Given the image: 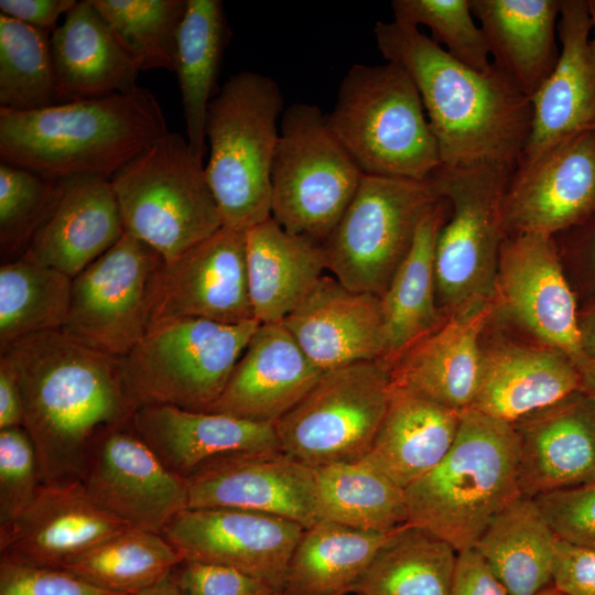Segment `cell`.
<instances>
[{"mask_svg":"<svg viewBox=\"0 0 595 595\" xmlns=\"http://www.w3.org/2000/svg\"><path fill=\"white\" fill-rule=\"evenodd\" d=\"M363 176L317 106L283 111L271 169V217L282 228L323 244Z\"/></svg>","mask_w":595,"mask_h":595,"instance_id":"9","label":"cell"},{"mask_svg":"<svg viewBox=\"0 0 595 595\" xmlns=\"http://www.w3.org/2000/svg\"><path fill=\"white\" fill-rule=\"evenodd\" d=\"M458 552L430 530L391 531L359 576L354 595H450Z\"/></svg>","mask_w":595,"mask_h":595,"instance_id":"36","label":"cell"},{"mask_svg":"<svg viewBox=\"0 0 595 595\" xmlns=\"http://www.w3.org/2000/svg\"><path fill=\"white\" fill-rule=\"evenodd\" d=\"M450 595H509L475 549L458 552Z\"/></svg>","mask_w":595,"mask_h":595,"instance_id":"50","label":"cell"},{"mask_svg":"<svg viewBox=\"0 0 595 595\" xmlns=\"http://www.w3.org/2000/svg\"><path fill=\"white\" fill-rule=\"evenodd\" d=\"M260 324L180 317L152 325L121 358L123 381L137 409L163 404L209 411Z\"/></svg>","mask_w":595,"mask_h":595,"instance_id":"8","label":"cell"},{"mask_svg":"<svg viewBox=\"0 0 595 595\" xmlns=\"http://www.w3.org/2000/svg\"><path fill=\"white\" fill-rule=\"evenodd\" d=\"M172 573V572H171ZM134 595H181L171 574L155 585Z\"/></svg>","mask_w":595,"mask_h":595,"instance_id":"56","label":"cell"},{"mask_svg":"<svg viewBox=\"0 0 595 595\" xmlns=\"http://www.w3.org/2000/svg\"><path fill=\"white\" fill-rule=\"evenodd\" d=\"M518 455L511 423L472 408L462 411L447 454L404 489L409 522L457 552L473 549L491 520L522 496Z\"/></svg>","mask_w":595,"mask_h":595,"instance_id":"4","label":"cell"},{"mask_svg":"<svg viewBox=\"0 0 595 595\" xmlns=\"http://www.w3.org/2000/svg\"><path fill=\"white\" fill-rule=\"evenodd\" d=\"M283 96L271 77L232 75L209 101L205 176L223 227L246 231L271 217V169Z\"/></svg>","mask_w":595,"mask_h":595,"instance_id":"5","label":"cell"},{"mask_svg":"<svg viewBox=\"0 0 595 595\" xmlns=\"http://www.w3.org/2000/svg\"><path fill=\"white\" fill-rule=\"evenodd\" d=\"M389 533L317 521L303 530L281 591L290 595H349Z\"/></svg>","mask_w":595,"mask_h":595,"instance_id":"38","label":"cell"},{"mask_svg":"<svg viewBox=\"0 0 595 595\" xmlns=\"http://www.w3.org/2000/svg\"><path fill=\"white\" fill-rule=\"evenodd\" d=\"M326 120L366 175L423 181L442 166L418 88L396 63L353 65Z\"/></svg>","mask_w":595,"mask_h":595,"instance_id":"6","label":"cell"},{"mask_svg":"<svg viewBox=\"0 0 595 595\" xmlns=\"http://www.w3.org/2000/svg\"><path fill=\"white\" fill-rule=\"evenodd\" d=\"M378 50L401 66L420 94L447 169L479 165L516 170L532 118L531 100L494 63L474 69L451 56L419 28L376 23Z\"/></svg>","mask_w":595,"mask_h":595,"instance_id":"2","label":"cell"},{"mask_svg":"<svg viewBox=\"0 0 595 595\" xmlns=\"http://www.w3.org/2000/svg\"><path fill=\"white\" fill-rule=\"evenodd\" d=\"M282 323L322 371L388 356L380 296L349 290L334 277L323 275Z\"/></svg>","mask_w":595,"mask_h":595,"instance_id":"23","label":"cell"},{"mask_svg":"<svg viewBox=\"0 0 595 595\" xmlns=\"http://www.w3.org/2000/svg\"><path fill=\"white\" fill-rule=\"evenodd\" d=\"M349 595H354V594H349Z\"/></svg>","mask_w":595,"mask_h":595,"instance_id":"60","label":"cell"},{"mask_svg":"<svg viewBox=\"0 0 595 595\" xmlns=\"http://www.w3.org/2000/svg\"><path fill=\"white\" fill-rule=\"evenodd\" d=\"M128 528L95 504L80 480L42 483L31 505L0 526V561L64 569Z\"/></svg>","mask_w":595,"mask_h":595,"instance_id":"19","label":"cell"},{"mask_svg":"<svg viewBox=\"0 0 595 595\" xmlns=\"http://www.w3.org/2000/svg\"><path fill=\"white\" fill-rule=\"evenodd\" d=\"M318 521L389 533L409 522L405 491L364 459L313 468Z\"/></svg>","mask_w":595,"mask_h":595,"instance_id":"37","label":"cell"},{"mask_svg":"<svg viewBox=\"0 0 595 595\" xmlns=\"http://www.w3.org/2000/svg\"><path fill=\"white\" fill-rule=\"evenodd\" d=\"M448 207V202L442 198L425 214L409 252L380 296L388 363L437 328L447 317L437 306L434 251Z\"/></svg>","mask_w":595,"mask_h":595,"instance_id":"33","label":"cell"},{"mask_svg":"<svg viewBox=\"0 0 595 595\" xmlns=\"http://www.w3.org/2000/svg\"><path fill=\"white\" fill-rule=\"evenodd\" d=\"M182 556L160 533L128 528L64 569L118 594H138L171 574Z\"/></svg>","mask_w":595,"mask_h":595,"instance_id":"40","label":"cell"},{"mask_svg":"<svg viewBox=\"0 0 595 595\" xmlns=\"http://www.w3.org/2000/svg\"><path fill=\"white\" fill-rule=\"evenodd\" d=\"M171 576L181 595H266L272 587L235 567L182 559Z\"/></svg>","mask_w":595,"mask_h":595,"instance_id":"47","label":"cell"},{"mask_svg":"<svg viewBox=\"0 0 595 595\" xmlns=\"http://www.w3.org/2000/svg\"><path fill=\"white\" fill-rule=\"evenodd\" d=\"M533 499L559 539L595 548V479Z\"/></svg>","mask_w":595,"mask_h":595,"instance_id":"46","label":"cell"},{"mask_svg":"<svg viewBox=\"0 0 595 595\" xmlns=\"http://www.w3.org/2000/svg\"><path fill=\"white\" fill-rule=\"evenodd\" d=\"M577 368L581 375L580 391L595 402V359L586 357Z\"/></svg>","mask_w":595,"mask_h":595,"instance_id":"55","label":"cell"},{"mask_svg":"<svg viewBox=\"0 0 595 595\" xmlns=\"http://www.w3.org/2000/svg\"><path fill=\"white\" fill-rule=\"evenodd\" d=\"M57 104L51 33L0 13V109L26 112Z\"/></svg>","mask_w":595,"mask_h":595,"instance_id":"41","label":"cell"},{"mask_svg":"<svg viewBox=\"0 0 595 595\" xmlns=\"http://www.w3.org/2000/svg\"><path fill=\"white\" fill-rule=\"evenodd\" d=\"M42 483L37 453L26 430H0V526L15 520L31 505Z\"/></svg>","mask_w":595,"mask_h":595,"instance_id":"45","label":"cell"},{"mask_svg":"<svg viewBox=\"0 0 595 595\" xmlns=\"http://www.w3.org/2000/svg\"><path fill=\"white\" fill-rule=\"evenodd\" d=\"M305 528L298 522L235 508H186L162 536L182 559L235 567L281 591Z\"/></svg>","mask_w":595,"mask_h":595,"instance_id":"16","label":"cell"},{"mask_svg":"<svg viewBox=\"0 0 595 595\" xmlns=\"http://www.w3.org/2000/svg\"><path fill=\"white\" fill-rule=\"evenodd\" d=\"M60 104L136 88L137 58L91 0H82L51 34Z\"/></svg>","mask_w":595,"mask_h":595,"instance_id":"27","label":"cell"},{"mask_svg":"<svg viewBox=\"0 0 595 595\" xmlns=\"http://www.w3.org/2000/svg\"><path fill=\"white\" fill-rule=\"evenodd\" d=\"M459 420L461 412L391 385L388 410L361 459L405 489L444 458Z\"/></svg>","mask_w":595,"mask_h":595,"instance_id":"32","label":"cell"},{"mask_svg":"<svg viewBox=\"0 0 595 595\" xmlns=\"http://www.w3.org/2000/svg\"><path fill=\"white\" fill-rule=\"evenodd\" d=\"M589 0H561V52L551 75L531 97L530 133L518 165L566 139L595 131V46Z\"/></svg>","mask_w":595,"mask_h":595,"instance_id":"20","label":"cell"},{"mask_svg":"<svg viewBox=\"0 0 595 595\" xmlns=\"http://www.w3.org/2000/svg\"><path fill=\"white\" fill-rule=\"evenodd\" d=\"M554 238L507 236L501 245L495 294L508 314L543 346L578 367L583 353L576 294L564 273Z\"/></svg>","mask_w":595,"mask_h":595,"instance_id":"15","label":"cell"},{"mask_svg":"<svg viewBox=\"0 0 595 595\" xmlns=\"http://www.w3.org/2000/svg\"><path fill=\"white\" fill-rule=\"evenodd\" d=\"M80 482L95 504L133 529L161 534L188 507L186 479L162 463L132 419L97 439Z\"/></svg>","mask_w":595,"mask_h":595,"instance_id":"14","label":"cell"},{"mask_svg":"<svg viewBox=\"0 0 595 595\" xmlns=\"http://www.w3.org/2000/svg\"><path fill=\"white\" fill-rule=\"evenodd\" d=\"M322 374L282 322L260 324L207 412L274 424Z\"/></svg>","mask_w":595,"mask_h":595,"instance_id":"25","label":"cell"},{"mask_svg":"<svg viewBox=\"0 0 595 595\" xmlns=\"http://www.w3.org/2000/svg\"><path fill=\"white\" fill-rule=\"evenodd\" d=\"M62 185L56 208L25 252L75 278L115 246L125 228L110 180L77 176Z\"/></svg>","mask_w":595,"mask_h":595,"instance_id":"28","label":"cell"},{"mask_svg":"<svg viewBox=\"0 0 595 595\" xmlns=\"http://www.w3.org/2000/svg\"><path fill=\"white\" fill-rule=\"evenodd\" d=\"M187 508H235L309 528L318 521L312 467L281 450L214 461L186 479Z\"/></svg>","mask_w":595,"mask_h":595,"instance_id":"18","label":"cell"},{"mask_svg":"<svg viewBox=\"0 0 595 595\" xmlns=\"http://www.w3.org/2000/svg\"><path fill=\"white\" fill-rule=\"evenodd\" d=\"M589 9L593 20L592 39L595 46V0H589Z\"/></svg>","mask_w":595,"mask_h":595,"instance_id":"57","label":"cell"},{"mask_svg":"<svg viewBox=\"0 0 595 595\" xmlns=\"http://www.w3.org/2000/svg\"><path fill=\"white\" fill-rule=\"evenodd\" d=\"M73 278L24 253L0 267V351L25 336L62 329Z\"/></svg>","mask_w":595,"mask_h":595,"instance_id":"39","label":"cell"},{"mask_svg":"<svg viewBox=\"0 0 595 595\" xmlns=\"http://www.w3.org/2000/svg\"><path fill=\"white\" fill-rule=\"evenodd\" d=\"M552 586L564 595H595V548L558 539Z\"/></svg>","mask_w":595,"mask_h":595,"instance_id":"49","label":"cell"},{"mask_svg":"<svg viewBox=\"0 0 595 595\" xmlns=\"http://www.w3.org/2000/svg\"><path fill=\"white\" fill-rule=\"evenodd\" d=\"M167 132L158 99L137 86L34 111L0 109V159L57 182L110 180Z\"/></svg>","mask_w":595,"mask_h":595,"instance_id":"3","label":"cell"},{"mask_svg":"<svg viewBox=\"0 0 595 595\" xmlns=\"http://www.w3.org/2000/svg\"><path fill=\"white\" fill-rule=\"evenodd\" d=\"M246 261L253 316L282 322L327 270L323 245L282 228L272 217L246 230Z\"/></svg>","mask_w":595,"mask_h":595,"instance_id":"30","label":"cell"},{"mask_svg":"<svg viewBox=\"0 0 595 595\" xmlns=\"http://www.w3.org/2000/svg\"><path fill=\"white\" fill-rule=\"evenodd\" d=\"M20 387L23 428L42 482L80 480L89 452L108 429L132 419L121 358L87 347L62 329L35 333L1 351Z\"/></svg>","mask_w":595,"mask_h":595,"instance_id":"1","label":"cell"},{"mask_svg":"<svg viewBox=\"0 0 595 595\" xmlns=\"http://www.w3.org/2000/svg\"><path fill=\"white\" fill-rule=\"evenodd\" d=\"M62 182L0 163V252L4 263L28 250L62 196Z\"/></svg>","mask_w":595,"mask_h":595,"instance_id":"43","label":"cell"},{"mask_svg":"<svg viewBox=\"0 0 595 595\" xmlns=\"http://www.w3.org/2000/svg\"><path fill=\"white\" fill-rule=\"evenodd\" d=\"M391 8L394 21L429 28L432 40L458 62L482 72L490 68L488 44L469 0H394Z\"/></svg>","mask_w":595,"mask_h":595,"instance_id":"44","label":"cell"},{"mask_svg":"<svg viewBox=\"0 0 595 595\" xmlns=\"http://www.w3.org/2000/svg\"><path fill=\"white\" fill-rule=\"evenodd\" d=\"M536 595H564V594L561 593L554 586L551 585V586H548L547 588H544L543 591L539 592Z\"/></svg>","mask_w":595,"mask_h":595,"instance_id":"58","label":"cell"},{"mask_svg":"<svg viewBox=\"0 0 595 595\" xmlns=\"http://www.w3.org/2000/svg\"><path fill=\"white\" fill-rule=\"evenodd\" d=\"M23 426V408L17 375L9 360L0 357V430Z\"/></svg>","mask_w":595,"mask_h":595,"instance_id":"53","label":"cell"},{"mask_svg":"<svg viewBox=\"0 0 595 595\" xmlns=\"http://www.w3.org/2000/svg\"><path fill=\"white\" fill-rule=\"evenodd\" d=\"M522 496L595 479V402L576 391L515 422Z\"/></svg>","mask_w":595,"mask_h":595,"instance_id":"24","label":"cell"},{"mask_svg":"<svg viewBox=\"0 0 595 595\" xmlns=\"http://www.w3.org/2000/svg\"><path fill=\"white\" fill-rule=\"evenodd\" d=\"M141 71H175L187 0H91Z\"/></svg>","mask_w":595,"mask_h":595,"instance_id":"42","label":"cell"},{"mask_svg":"<svg viewBox=\"0 0 595 595\" xmlns=\"http://www.w3.org/2000/svg\"><path fill=\"white\" fill-rule=\"evenodd\" d=\"M76 0H0V11L11 19L53 33L61 15H66Z\"/></svg>","mask_w":595,"mask_h":595,"instance_id":"51","label":"cell"},{"mask_svg":"<svg viewBox=\"0 0 595 595\" xmlns=\"http://www.w3.org/2000/svg\"><path fill=\"white\" fill-rule=\"evenodd\" d=\"M266 595H290V594H286V593H284L282 591H273V592H270V593H268Z\"/></svg>","mask_w":595,"mask_h":595,"instance_id":"59","label":"cell"},{"mask_svg":"<svg viewBox=\"0 0 595 595\" xmlns=\"http://www.w3.org/2000/svg\"><path fill=\"white\" fill-rule=\"evenodd\" d=\"M229 28L219 0H187L180 29L175 73L193 155L203 162L206 152L205 123L215 97Z\"/></svg>","mask_w":595,"mask_h":595,"instance_id":"35","label":"cell"},{"mask_svg":"<svg viewBox=\"0 0 595 595\" xmlns=\"http://www.w3.org/2000/svg\"><path fill=\"white\" fill-rule=\"evenodd\" d=\"M493 307V299L464 305L387 361L391 385L458 412L472 408L482 379L480 335Z\"/></svg>","mask_w":595,"mask_h":595,"instance_id":"22","label":"cell"},{"mask_svg":"<svg viewBox=\"0 0 595 595\" xmlns=\"http://www.w3.org/2000/svg\"><path fill=\"white\" fill-rule=\"evenodd\" d=\"M595 213V131L564 140L512 172L502 199L507 236L554 238Z\"/></svg>","mask_w":595,"mask_h":595,"instance_id":"17","label":"cell"},{"mask_svg":"<svg viewBox=\"0 0 595 595\" xmlns=\"http://www.w3.org/2000/svg\"><path fill=\"white\" fill-rule=\"evenodd\" d=\"M562 234L566 236V250L580 269L583 283L595 290V213Z\"/></svg>","mask_w":595,"mask_h":595,"instance_id":"52","label":"cell"},{"mask_svg":"<svg viewBox=\"0 0 595 595\" xmlns=\"http://www.w3.org/2000/svg\"><path fill=\"white\" fill-rule=\"evenodd\" d=\"M580 386V370L565 354L543 345L500 344L483 349L480 386L472 409L513 424Z\"/></svg>","mask_w":595,"mask_h":595,"instance_id":"29","label":"cell"},{"mask_svg":"<svg viewBox=\"0 0 595 595\" xmlns=\"http://www.w3.org/2000/svg\"><path fill=\"white\" fill-rule=\"evenodd\" d=\"M578 329L584 355L595 359V298L578 311Z\"/></svg>","mask_w":595,"mask_h":595,"instance_id":"54","label":"cell"},{"mask_svg":"<svg viewBox=\"0 0 595 595\" xmlns=\"http://www.w3.org/2000/svg\"><path fill=\"white\" fill-rule=\"evenodd\" d=\"M132 423L162 463L184 479L227 456L280 450L273 424L224 413L151 404L138 408Z\"/></svg>","mask_w":595,"mask_h":595,"instance_id":"26","label":"cell"},{"mask_svg":"<svg viewBox=\"0 0 595 595\" xmlns=\"http://www.w3.org/2000/svg\"><path fill=\"white\" fill-rule=\"evenodd\" d=\"M390 392L386 359L323 371L273 424L280 450L312 468L364 458L383 421Z\"/></svg>","mask_w":595,"mask_h":595,"instance_id":"12","label":"cell"},{"mask_svg":"<svg viewBox=\"0 0 595 595\" xmlns=\"http://www.w3.org/2000/svg\"><path fill=\"white\" fill-rule=\"evenodd\" d=\"M494 64L530 98L553 72L561 0H469Z\"/></svg>","mask_w":595,"mask_h":595,"instance_id":"31","label":"cell"},{"mask_svg":"<svg viewBox=\"0 0 595 595\" xmlns=\"http://www.w3.org/2000/svg\"><path fill=\"white\" fill-rule=\"evenodd\" d=\"M198 317L238 324L253 316L246 261V231L221 227L165 263L152 325Z\"/></svg>","mask_w":595,"mask_h":595,"instance_id":"21","label":"cell"},{"mask_svg":"<svg viewBox=\"0 0 595 595\" xmlns=\"http://www.w3.org/2000/svg\"><path fill=\"white\" fill-rule=\"evenodd\" d=\"M125 234L171 263L223 227L203 162L187 140L167 132L110 178Z\"/></svg>","mask_w":595,"mask_h":595,"instance_id":"7","label":"cell"},{"mask_svg":"<svg viewBox=\"0 0 595 595\" xmlns=\"http://www.w3.org/2000/svg\"><path fill=\"white\" fill-rule=\"evenodd\" d=\"M443 197L423 181L364 174L322 244L327 270L353 291L381 296L409 252L420 221Z\"/></svg>","mask_w":595,"mask_h":595,"instance_id":"11","label":"cell"},{"mask_svg":"<svg viewBox=\"0 0 595 595\" xmlns=\"http://www.w3.org/2000/svg\"><path fill=\"white\" fill-rule=\"evenodd\" d=\"M558 539L534 499L521 496L491 520L473 549L509 595H536L552 584Z\"/></svg>","mask_w":595,"mask_h":595,"instance_id":"34","label":"cell"},{"mask_svg":"<svg viewBox=\"0 0 595 595\" xmlns=\"http://www.w3.org/2000/svg\"><path fill=\"white\" fill-rule=\"evenodd\" d=\"M0 595H126L65 570L0 561Z\"/></svg>","mask_w":595,"mask_h":595,"instance_id":"48","label":"cell"},{"mask_svg":"<svg viewBox=\"0 0 595 595\" xmlns=\"http://www.w3.org/2000/svg\"><path fill=\"white\" fill-rule=\"evenodd\" d=\"M165 260L125 234L73 278L62 331L95 350L122 358L151 327Z\"/></svg>","mask_w":595,"mask_h":595,"instance_id":"13","label":"cell"},{"mask_svg":"<svg viewBox=\"0 0 595 595\" xmlns=\"http://www.w3.org/2000/svg\"><path fill=\"white\" fill-rule=\"evenodd\" d=\"M515 170L505 166L439 167L432 177L450 204L434 251L437 306L445 316L493 299L506 238L502 199Z\"/></svg>","mask_w":595,"mask_h":595,"instance_id":"10","label":"cell"}]
</instances>
